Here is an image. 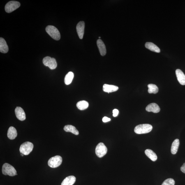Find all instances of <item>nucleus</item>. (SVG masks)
Listing matches in <instances>:
<instances>
[{
    "label": "nucleus",
    "instance_id": "f257e3e1",
    "mask_svg": "<svg viewBox=\"0 0 185 185\" xmlns=\"http://www.w3.org/2000/svg\"><path fill=\"white\" fill-rule=\"evenodd\" d=\"M153 129L151 125L144 124L137 125L135 128L134 131L137 134H142L149 133Z\"/></svg>",
    "mask_w": 185,
    "mask_h": 185
},
{
    "label": "nucleus",
    "instance_id": "f03ea898",
    "mask_svg": "<svg viewBox=\"0 0 185 185\" xmlns=\"http://www.w3.org/2000/svg\"><path fill=\"white\" fill-rule=\"evenodd\" d=\"M46 31L51 37L55 40H59L61 38V34L59 30L52 26H48L46 28Z\"/></svg>",
    "mask_w": 185,
    "mask_h": 185
},
{
    "label": "nucleus",
    "instance_id": "7ed1b4c3",
    "mask_svg": "<svg viewBox=\"0 0 185 185\" xmlns=\"http://www.w3.org/2000/svg\"><path fill=\"white\" fill-rule=\"evenodd\" d=\"M2 172L5 175L14 176L17 175L16 170L14 167L8 163H5L3 165Z\"/></svg>",
    "mask_w": 185,
    "mask_h": 185
},
{
    "label": "nucleus",
    "instance_id": "20e7f679",
    "mask_svg": "<svg viewBox=\"0 0 185 185\" xmlns=\"http://www.w3.org/2000/svg\"><path fill=\"white\" fill-rule=\"evenodd\" d=\"M33 147L34 146L32 143L29 142H24L20 146V152L25 155H27L32 151Z\"/></svg>",
    "mask_w": 185,
    "mask_h": 185
},
{
    "label": "nucleus",
    "instance_id": "39448f33",
    "mask_svg": "<svg viewBox=\"0 0 185 185\" xmlns=\"http://www.w3.org/2000/svg\"><path fill=\"white\" fill-rule=\"evenodd\" d=\"M62 161L61 157L59 155L55 156L49 159L48 162V165L51 168H57L61 165Z\"/></svg>",
    "mask_w": 185,
    "mask_h": 185
},
{
    "label": "nucleus",
    "instance_id": "423d86ee",
    "mask_svg": "<svg viewBox=\"0 0 185 185\" xmlns=\"http://www.w3.org/2000/svg\"><path fill=\"white\" fill-rule=\"evenodd\" d=\"M43 62L45 66L48 67L50 69L54 70L57 67V62L54 58L47 56L44 58Z\"/></svg>",
    "mask_w": 185,
    "mask_h": 185
},
{
    "label": "nucleus",
    "instance_id": "0eeeda50",
    "mask_svg": "<svg viewBox=\"0 0 185 185\" xmlns=\"http://www.w3.org/2000/svg\"><path fill=\"white\" fill-rule=\"evenodd\" d=\"M20 6V3L18 1H11L9 2L5 6V10L8 13L15 11Z\"/></svg>",
    "mask_w": 185,
    "mask_h": 185
},
{
    "label": "nucleus",
    "instance_id": "6e6552de",
    "mask_svg": "<svg viewBox=\"0 0 185 185\" xmlns=\"http://www.w3.org/2000/svg\"><path fill=\"white\" fill-rule=\"evenodd\" d=\"M107 151V148L103 143H100L97 145L96 149V153L98 157H103L106 154Z\"/></svg>",
    "mask_w": 185,
    "mask_h": 185
},
{
    "label": "nucleus",
    "instance_id": "1a4fd4ad",
    "mask_svg": "<svg viewBox=\"0 0 185 185\" xmlns=\"http://www.w3.org/2000/svg\"><path fill=\"white\" fill-rule=\"evenodd\" d=\"M84 28H85V23L83 21L79 22L77 25L76 27L77 32L80 39H82L83 38Z\"/></svg>",
    "mask_w": 185,
    "mask_h": 185
},
{
    "label": "nucleus",
    "instance_id": "9d476101",
    "mask_svg": "<svg viewBox=\"0 0 185 185\" xmlns=\"http://www.w3.org/2000/svg\"><path fill=\"white\" fill-rule=\"evenodd\" d=\"M16 116L19 120L24 121L26 119L25 113L23 109L20 107H17L15 110Z\"/></svg>",
    "mask_w": 185,
    "mask_h": 185
},
{
    "label": "nucleus",
    "instance_id": "9b49d317",
    "mask_svg": "<svg viewBox=\"0 0 185 185\" xmlns=\"http://www.w3.org/2000/svg\"><path fill=\"white\" fill-rule=\"evenodd\" d=\"M160 109L159 106L155 103L149 104L146 107V110L148 112H152L157 113L160 112Z\"/></svg>",
    "mask_w": 185,
    "mask_h": 185
},
{
    "label": "nucleus",
    "instance_id": "f8f14e48",
    "mask_svg": "<svg viewBox=\"0 0 185 185\" xmlns=\"http://www.w3.org/2000/svg\"><path fill=\"white\" fill-rule=\"evenodd\" d=\"M176 73L177 80L181 85H185V75L181 70L179 69L176 70Z\"/></svg>",
    "mask_w": 185,
    "mask_h": 185
},
{
    "label": "nucleus",
    "instance_id": "ddd939ff",
    "mask_svg": "<svg viewBox=\"0 0 185 185\" xmlns=\"http://www.w3.org/2000/svg\"><path fill=\"white\" fill-rule=\"evenodd\" d=\"M99 50L100 54L102 56H104L106 54V49L104 43L101 40L99 39L97 41Z\"/></svg>",
    "mask_w": 185,
    "mask_h": 185
},
{
    "label": "nucleus",
    "instance_id": "4468645a",
    "mask_svg": "<svg viewBox=\"0 0 185 185\" xmlns=\"http://www.w3.org/2000/svg\"><path fill=\"white\" fill-rule=\"evenodd\" d=\"M119 88L117 86L108 85L105 84L103 86V90L104 91L107 93H112L117 91Z\"/></svg>",
    "mask_w": 185,
    "mask_h": 185
},
{
    "label": "nucleus",
    "instance_id": "2eb2a0df",
    "mask_svg": "<svg viewBox=\"0 0 185 185\" xmlns=\"http://www.w3.org/2000/svg\"><path fill=\"white\" fill-rule=\"evenodd\" d=\"M9 50L8 47L4 39L0 38V52L3 53H6Z\"/></svg>",
    "mask_w": 185,
    "mask_h": 185
},
{
    "label": "nucleus",
    "instance_id": "dca6fc26",
    "mask_svg": "<svg viewBox=\"0 0 185 185\" xmlns=\"http://www.w3.org/2000/svg\"><path fill=\"white\" fill-rule=\"evenodd\" d=\"M76 181V178L74 176H68L62 182L61 185H73Z\"/></svg>",
    "mask_w": 185,
    "mask_h": 185
},
{
    "label": "nucleus",
    "instance_id": "f3484780",
    "mask_svg": "<svg viewBox=\"0 0 185 185\" xmlns=\"http://www.w3.org/2000/svg\"><path fill=\"white\" fill-rule=\"evenodd\" d=\"M145 46L147 49L153 52L157 53H159L160 52L159 47L151 42H147L145 44Z\"/></svg>",
    "mask_w": 185,
    "mask_h": 185
},
{
    "label": "nucleus",
    "instance_id": "a211bd4d",
    "mask_svg": "<svg viewBox=\"0 0 185 185\" xmlns=\"http://www.w3.org/2000/svg\"><path fill=\"white\" fill-rule=\"evenodd\" d=\"M17 133L16 129L13 126H11L9 128L7 136L10 140H13L17 137Z\"/></svg>",
    "mask_w": 185,
    "mask_h": 185
},
{
    "label": "nucleus",
    "instance_id": "6ab92c4d",
    "mask_svg": "<svg viewBox=\"0 0 185 185\" xmlns=\"http://www.w3.org/2000/svg\"><path fill=\"white\" fill-rule=\"evenodd\" d=\"M63 129L67 132H70L75 135H78L79 132L75 126L72 125H67L64 126Z\"/></svg>",
    "mask_w": 185,
    "mask_h": 185
},
{
    "label": "nucleus",
    "instance_id": "aec40b11",
    "mask_svg": "<svg viewBox=\"0 0 185 185\" xmlns=\"http://www.w3.org/2000/svg\"><path fill=\"white\" fill-rule=\"evenodd\" d=\"M145 154L149 159L152 161H155L157 159V157L154 151L150 149H146L145 151Z\"/></svg>",
    "mask_w": 185,
    "mask_h": 185
},
{
    "label": "nucleus",
    "instance_id": "412c9836",
    "mask_svg": "<svg viewBox=\"0 0 185 185\" xmlns=\"http://www.w3.org/2000/svg\"><path fill=\"white\" fill-rule=\"evenodd\" d=\"M180 144L178 139H176L172 143L171 151L172 154H176L177 152Z\"/></svg>",
    "mask_w": 185,
    "mask_h": 185
},
{
    "label": "nucleus",
    "instance_id": "4be33fe9",
    "mask_svg": "<svg viewBox=\"0 0 185 185\" xmlns=\"http://www.w3.org/2000/svg\"><path fill=\"white\" fill-rule=\"evenodd\" d=\"M89 104L85 100H82L77 102V108L80 110H84L89 107Z\"/></svg>",
    "mask_w": 185,
    "mask_h": 185
},
{
    "label": "nucleus",
    "instance_id": "5701e85b",
    "mask_svg": "<svg viewBox=\"0 0 185 185\" xmlns=\"http://www.w3.org/2000/svg\"><path fill=\"white\" fill-rule=\"evenodd\" d=\"M74 77V74L72 72H69L67 74L65 77V83L66 85L71 83Z\"/></svg>",
    "mask_w": 185,
    "mask_h": 185
},
{
    "label": "nucleus",
    "instance_id": "b1692460",
    "mask_svg": "<svg viewBox=\"0 0 185 185\" xmlns=\"http://www.w3.org/2000/svg\"><path fill=\"white\" fill-rule=\"evenodd\" d=\"M148 92L149 93H153V94H156L158 92V88L157 86L154 84H150L148 85Z\"/></svg>",
    "mask_w": 185,
    "mask_h": 185
},
{
    "label": "nucleus",
    "instance_id": "393cba45",
    "mask_svg": "<svg viewBox=\"0 0 185 185\" xmlns=\"http://www.w3.org/2000/svg\"><path fill=\"white\" fill-rule=\"evenodd\" d=\"M175 181L172 178H168L164 181L161 185H174Z\"/></svg>",
    "mask_w": 185,
    "mask_h": 185
},
{
    "label": "nucleus",
    "instance_id": "a878e982",
    "mask_svg": "<svg viewBox=\"0 0 185 185\" xmlns=\"http://www.w3.org/2000/svg\"><path fill=\"white\" fill-rule=\"evenodd\" d=\"M119 114V111L117 109H114L113 110V116L114 117H116Z\"/></svg>",
    "mask_w": 185,
    "mask_h": 185
},
{
    "label": "nucleus",
    "instance_id": "bb28decb",
    "mask_svg": "<svg viewBox=\"0 0 185 185\" xmlns=\"http://www.w3.org/2000/svg\"><path fill=\"white\" fill-rule=\"evenodd\" d=\"M111 120V119L110 118H109L108 117H104L103 119H102V121H103V122H109V121H110Z\"/></svg>",
    "mask_w": 185,
    "mask_h": 185
},
{
    "label": "nucleus",
    "instance_id": "cd10ccee",
    "mask_svg": "<svg viewBox=\"0 0 185 185\" xmlns=\"http://www.w3.org/2000/svg\"><path fill=\"white\" fill-rule=\"evenodd\" d=\"M180 170L181 172L185 174V163L181 166Z\"/></svg>",
    "mask_w": 185,
    "mask_h": 185
},
{
    "label": "nucleus",
    "instance_id": "c85d7f7f",
    "mask_svg": "<svg viewBox=\"0 0 185 185\" xmlns=\"http://www.w3.org/2000/svg\"><path fill=\"white\" fill-rule=\"evenodd\" d=\"M24 155L23 154H22V153H21V155H22V156H23Z\"/></svg>",
    "mask_w": 185,
    "mask_h": 185
},
{
    "label": "nucleus",
    "instance_id": "c756f323",
    "mask_svg": "<svg viewBox=\"0 0 185 185\" xmlns=\"http://www.w3.org/2000/svg\"><path fill=\"white\" fill-rule=\"evenodd\" d=\"M100 38H101V37H99V38L100 39Z\"/></svg>",
    "mask_w": 185,
    "mask_h": 185
}]
</instances>
